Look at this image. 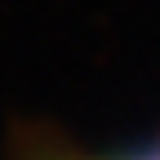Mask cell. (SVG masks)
Instances as JSON below:
<instances>
[{"instance_id":"1","label":"cell","mask_w":160,"mask_h":160,"mask_svg":"<svg viewBox=\"0 0 160 160\" xmlns=\"http://www.w3.org/2000/svg\"><path fill=\"white\" fill-rule=\"evenodd\" d=\"M89 160H160V142L142 151H120V156H89Z\"/></svg>"}]
</instances>
